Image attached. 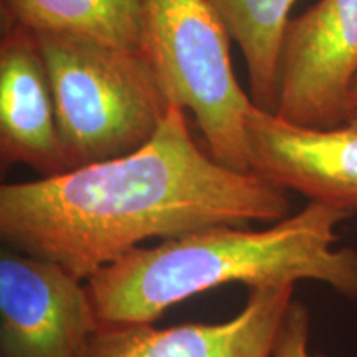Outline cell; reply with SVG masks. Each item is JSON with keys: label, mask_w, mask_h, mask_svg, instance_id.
I'll return each instance as SVG.
<instances>
[{"label": "cell", "mask_w": 357, "mask_h": 357, "mask_svg": "<svg viewBox=\"0 0 357 357\" xmlns=\"http://www.w3.org/2000/svg\"><path fill=\"white\" fill-rule=\"evenodd\" d=\"M242 50L250 98L257 108L275 113L280 63L289 12L296 0H207Z\"/></svg>", "instance_id": "cell-11"}, {"label": "cell", "mask_w": 357, "mask_h": 357, "mask_svg": "<svg viewBox=\"0 0 357 357\" xmlns=\"http://www.w3.org/2000/svg\"><path fill=\"white\" fill-rule=\"evenodd\" d=\"M357 75V0H318L284 35L275 114L303 128L329 129L351 116Z\"/></svg>", "instance_id": "cell-6"}, {"label": "cell", "mask_w": 357, "mask_h": 357, "mask_svg": "<svg viewBox=\"0 0 357 357\" xmlns=\"http://www.w3.org/2000/svg\"><path fill=\"white\" fill-rule=\"evenodd\" d=\"M35 35L68 171L121 158L153 139L171 105L142 53L82 35Z\"/></svg>", "instance_id": "cell-3"}, {"label": "cell", "mask_w": 357, "mask_h": 357, "mask_svg": "<svg viewBox=\"0 0 357 357\" xmlns=\"http://www.w3.org/2000/svg\"><path fill=\"white\" fill-rule=\"evenodd\" d=\"M349 105H351V113H354V111H357V75H356L354 82H352V86H351Z\"/></svg>", "instance_id": "cell-13"}, {"label": "cell", "mask_w": 357, "mask_h": 357, "mask_svg": "<svg viewBox=\"0 0 357 357\" xmlns=\"http://www.w3.org/2000/svg\"><path fill=\"white\" fill-rule=\"evenodd\" d=\"M247 144L253 172L310 202L357 212V111L339 126L312 129L253 106Z\"/></svg>", "instance_id": "cell-7"}, {"label": "cell", "mask_w": 357, "mask_h": 357, "mask_svg": "<svg viewBox=\"0 0 357 357\" xmlns=\"http://www.w3.org/2000/svg\"><path fill=\"white\" fill-rule=\"evenodd\" d=\"M142 53L171 106L194 113L208 154L252 171L247 119L255 102L235 77L230 33L207 0H142Z\"/></svg>", "instance_id": "cell-4"}, {"label": "cell", "mask_w": 357, "mask_h": 357, "mask_svg": "<svg viewBox=\"0 0 357 357\" xmlns=\"http://www.w3.org/2000/svg\"><path fill=\"white\" fill-rule=\"evenodd\" d=\"M288 190L235 171L200 149L185 111L171 106L158 132L121 158L0 187L7 248L53 261L86 281L147 238L213 225L275 223Z\"/></svg>", "instance_id": "cell-1"}, {"label": "cell", "mask_w": 357, "mask_h": 357, "mask_svg": "<svg viewBox=\"0 0 357 357\" xmlns=\"http://www.w3.org/2000/svg\"><path fill=\"white\" fill-rule=\"evenodd\" d=\"M86 281L7 248L0 257V357H86L100 329Z\"/></svg>", "instance_id": "cell-5"}, {"label": "cell", "mask_w": 357, "mask_h": 357, "mask_svg": "<svg viewBox=\"0 0 357 357\" xmlns=\"http://www.w3.org/2000/svg\"><path fill=\"white\" fill-rule=\"evenodd\" d=\"M2 13L32 32L82 35L142 53V0H2Z\"/></svg>", "instance_id": "cell-10"}, {"label": "cell", "mask_w": 357, "mask_h": 357, "mask_svg": "<svg viewBox=\"0 0 357 357\" xmlns=\"http://www.w3.org/2000/svg\"><path fill=\"white\" fill-rule=\"evenodd\" d=\"M293 289L250 288L243 310L223 323L100 326L86 357H271Z\"/></svg>", "instance_id": "cell-8"}, {"label": "cell", "mask_w": 357, "mask_h": 357, "mask_svg": "<svg viewBox=\"0 0 357 357\" xmlns=\"http://www.w3.org/2000/svg\"><path fill=\"white\" fill-rule=\"evenodd\" d=\"M352 213L310 202L261 230L213 225L134 248L86 280L101 326L153 324L169 307L227 283L328 284L357 300V252L336 248V227Z\"/></svg>", "instance_id": "cell-2"}, {"label": "cell", "mask_w": 357, "mask_h": 357, "mask_svg": "<svg viewBox=\"0 0 357 357\" xmlns=\"http://www.w3.org/2000/svg\"><path fill=\"white\" fill-rule=\"evenodd\" d=\"M311 316L301 301H291L276 334L271 357H328L311 354Z\"/></svg>", "instance_id": "cell-12"}, {"label": "cell", "mask_w": 357, "mask_h": 357, "mask_svg": "<svg viewBox=\"0 0 357 357\" xmlns=\"http://www.w3.org/2000/svg\"><path fill=\"white\" fill-rule=\"evenodd\" d=\"M0 160L3 169L24 164L40 177L68 172L37 35L10 22L0 40Z\"/></svg>", "instance_id": "cell-9"}]
</instances>
